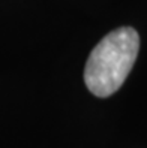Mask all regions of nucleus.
Segmentation results:
<instances>
[{"instance_id": "obj_1", "label": "nucleus", "mask_w": 147, "mask_h": 148, "mask_svg": "<svg viewBox=\"0 0 147 148\" xmlns=\"http://www.w3.org/2000/svg\"><path fill=\"white\" fill-rule=\"evenodd\" d=\"M140 36L132 27H120L108 33L92 49L84 69V82L90 93L108 97L116 93L137 60Z\"/></svg>"}]
</instances>
